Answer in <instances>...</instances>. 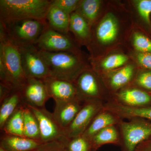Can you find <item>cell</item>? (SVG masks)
I'll return each mask as SVG.
<instances>
[{
    "mask_svg": "<svg viewBox=\"0 0 151 151\" xmlns=\"http://www.w3.org/2000/svg\"><path fill=\"white\" fill-rule=\"evenodd\" d=\"M27 79L18 47L8 36L0 39V83L20 91Z\"/></svg>",
    "mask_w": 151,
    "mask_h": 151,
    "instance_id": "6da1fadb",
    "label": "cell"
},
{
    "mask_svg": "<svg viewBox=\"0 0 151 151\" xmlns=\"http://www.w3.org/2000/svg\"><path fill=\"white\" fill-rule=\"evenodd\" d=\"M40 51L48 67L50 76L74 82L88 68L80 53Z\"/></svg>",
    "mask_w": 151,
    "mask_h": 151,
    "instance_id": "7a4b0ae2",
    "label": "cell"
},
{
    "mask_svg": "<svg viewBox=\"0 0 151 151\" xmlns=\"http://www.w3.org/2000/svg\"><path fill=\"white\" fill-rule=\"evenodd\" d=\"M51 4L48 0H0V22L46 19Z\"/></svg>",
    "mask_w": 151,
    "mask_h": 151,
    "instance_id": "3957f363",
    "label": "cell"
},
{
    "mask_svg": "<svg viewBox=\"0 0 151 151\" xmlns=\"http://www.w3.org/2000/svg\"><path fill=\"white\" fill-rule=\"evenodd\" d=\"M8 37L17 45L35 44L47 25L46 19H27L1 22Z\"/></svg>",
    "mask_w": 151,
    "mask_h": 151,
    "instance_id": "277c9868",
    "label": "cell"
},
{
    "mask_svg": "<svg viewBox=\"0 0 151 151\" xmlns=\"http://www.w3.org/2000/svg\"><path fill=\"white\" fill-rule=\"evenodd\" d=\"M121 136V151H135L140 144L151 137V122L135 118L122 120L117 125Z\"/></svg>",
    "mask_w": 151,
    "mask_h": 151,
    "instance_id": "5b68a950",
    "label": "cell"
},
{
    "mask_svg": "<svg viewBox=\"0 0 151 151\" xmlns=\"http://www.w3.org/2000/svg\"><path fill=\"white\" fill-rule=\"evenodd\" d=\"M17 45L20 53L23 68L27 78L44 79L50 76L46 62L35 45Z\"/></svg>",
    "mask_w": 151,
    "mask_h": 151,
    "instance_id": "8992f818",
    "label": "cell"
},
{
    "mask_svg": "<svg viewBox=\"0 0 151 151\" xmlns=\"http://www.w3.org/2000/svg\"><path fill=\"white\" fill-rule=\"evenodd\" d=\"M100 78L93 70L87 68L74 81L78 98L83 102L99 100L105 103L110 97L106 95Z\"/></svg>",
    "mask_w": 151,
    "mask_h": 151,
    "instance_id": "52a82bcc",
    "label": "cell"
},
{
    "mask_svg": "<svg viewBox=\"0 0 151 151\" xmlns=\"http://www.w3.org/2000/svg\"><path fill=\"white\" fill-rule=\"evenodd\" d=\"M35 45L41 51L80 53L75 42L68 35L52 29L48 24Z\"/></svg>",
    "mask_w": 151,
    "mask_h": 151,
    "instance_id": "ba28073f",
    "label": "cell"
},
{
    "mask_svg": "<svg viewBox=\"0 0 151 151\" xmlns=\"http://www.w3.org/2000/svg\"><path fill=\"white\" fill-rule=\"evenodd\" d=\"M24 104L29 108L37 120L40 130V142L42 143L48 142L67 138L65 136L64 130L57 122L53 113L47 111L45 107L39 108Z\"/></svg>",
    "mask_w": 151,
    "mask_h": 151,
    "instance_id": "9c48e42d",
    "label": "cell"
},
{
    "mask_svg": "<svg viewBox=\"0 0 151 151\" xmlns=\"http://www.w3.org/2000/svg\"><path fill=\"white\" fill-rule=\"evenodd\" d=\"M104 103L99 100L85 102L73 122L64 130L66 137L71 139L83 134L94 117L103 110Z\"/></svg>",
    "mask_w": 151,
    "mask_h": 151,
    "instance_id": "30bf717a",
    "label": "cell"
},
{
    "mask_svg": "<svg viewBox=\"0 0 151 151\" xmlns=\"http://www.w3.org/2000/svg\"><path fill=\"white\" fill-rule=\"evenodd\" d=\"M96 25L88 46L90 49L97 44L109 45L117 40L120 28L119 21L115 15L108 13Z\"/></svg>",
    "mask_w": 151,
    "mask_h": 151,
    "instance_id": "8fae6325",
    "label": "cell"
},
{
    "mask_svg": "<svg viewBox=\"0 0 151 151\" xmlns=\"http://www.w3.org/2000/svg\"><path fill=\"white\" fill-rule=\"evenodd\" d=\"M20 92L24 103L39 108L45 107L50 98L43 80L38 78H27Z\"/></svg>",
    "mask_w": 151,
    "mask_h": 151,
    "instance_id": "7c38bea8",
    "label": "cell"
},
{
    "mask_svg": "<svg viewBox=\"0 0 151 151\" xmlns=\"http://www.w3.org/2000/svg\"><path fill=\"white\" fill-rule=\"evenodd\" d=\"M110 98L132 108L151 106V93L132 84L119 90Z\"/></svg>",
    "mask_w": 151,
    "mask_h": 151,
    "instance_id": "4fadbf2b",
    "label": "cell"
},
{
    "mask_svg": "<svg viewBox=\"0 0 151 151\" xmlns=\"http://www.w3.org/2000/svg\"><path fill=\"white\" fill-rule=\"evenodd\" d=\"M103 83L111 92V97L119 90L131 85L135 77V68L129 65L106 73Z\"/></svg>",
    "mask_w": 151,
    "mask_h": 151,
    "instance_id": "5bb4252c",
    "label": "cell"
},
{
    "mask_svg": "<svg viewBox=\"0 0 151 151\" xmlns=\"http://www.w3.org/2000/svg\"><path fill=\"white\" fill-rule=\"evenodd\" d=\"M50 98L55 103L63 102L78 98L74 82L49 76L42 79Z\"/></svg>",
    "mask_w": 151,
    "mask_h": 151,
    "instance_id": "9a60e30c",
    "label": "cell"
},
{
    "mask_svg": "<svg viewBox=\"0 0 151 151\" xmlns=\"http://www.w3.org/2000/svg\"><path fill=\"white\" fill-rule=\"evenodd\" d=\"M85 103L78 98L55 103L53 115L60 127L65 130L73 121Z\"/></svg>",
    "mask_w": 151,
    "mask_h": 151,
    "instance_id": "2e32d148",
    "label": "cell"
},
{
    "mask_svg": "<svg viewBox=\"0 0 151 151\" xmlns=\"http://www.w3.org/2000/svg\"><path fill=\"white\" fill-rule=\"evenodd\" d=\"M103 109L114 113L123 120L139 118L151 121V106L132 108L110 99L104 103Z\"/></svg>",
    "mask_w": 151,
    "mask_h": 151,
    "instance_id": "e0dca14e",
    "label": "cell"
},
{
    "mask_svg": "<svg viewBox=\"0 0 151 151\" xmlns=\"http://www.w3.org/2000/svg\"><path fill=\"white\" fill-rule=\"evenodd\" d=\"M42 143L22 136L3 133L1 137V147L6 151H34Z\"/></svg>",
    "mask_w": 151,
    "mask_h": 151,
    "instance_id": "ac0fdd59",
    "label": "cell"
},
{
    "mask_svg": "<svg viewBox=\"0 0 151 151\" xmlns=\"http://www.w3.org/2000/svg\"><path fill=\"white\" fill-rule=\"evenodd\" d=\"M122 120L114 113L103 109L94 117L82 136L91 140L100 130L109 126L118 125Z\"/></svg>",
    "mask_w": 151,
    "mask_h": 151,
    "instance_id": "d6986e66",
    "label": "cell"
},
{
    "mask_svg": "<svg viewBox=\"0 0 151 151\" xmlns=\"http://www.w3.org/2000/svg\"><path fill=\"white\" fill-rule=\"evenodd\" d=\"M69 31L73 33L79 43L89 46L92 37L91 26L77 12L70 15Z\"/></svg>",
    "mask_w": 151,
    "mask_h": 151,
    "instance_id": "ffe728a7",
    "label": "cell"
},
{
    "mask_svg": "<svg viewBox=\"0 0 151 151\" xmlns=\"http://www.w3.org/2000/svg\"><path fill=\"white\" fill-rule=\"evenodd\" d=\"M46 20L50 27L52 29L68 35L70 15L51 4L47 14Z\"/></svg>",
    "mask_w": 151,
    "mask_h": 151,
    "instance_id": "44dd1931",
    "label": "cell"
},
{
    "mask_svg": "<svg viewBox=\"0 0 151 151\" xmlns=\"http://www.w3.org/2000/svg\"><path fill=\"white\" fill-rule=\"evenodd\" d=\"M22 97L19 90H14L1 103L0 129L2 130L9 118L22 103Z\"/></svg>",
    "mask_w": 151,
    "mask_h": 151,
    "instance_id": "7402d4cb",
    "label": "cell"
},
{
    "mask_svg": "<svg viewBox=\"0 0 151 151\" xmlns=\"http://www.w3.org/2000/svg\"><path fill=\"white\" fill-rule=\"evenodd\" d=\"M93 149L97 150L102 146L108 144L120 147L121 136L117 125L109 126L100 130L91 139Z\"/></svg>",
    "mask_w": 151,
    "mask_h": 151,
    "instance_id": "603a6c76",
    "label": "cell"
},
{
    "mask_svg": "<svg viewBox=\"0 0 151 151\" xmlns=\"http://www.w3.org/2000/svg\"><path fill=\"white\" fill-rule=\"evenodd\" d=\"M23 103L9 118L2 132L9 134L24 137V134Z\"/></svg>",
    "mask_w": 151,
    "mask_h": 151,
    "instance_id": "cb8c5ba5",
    "label": "cell"
},
{
    "mask_svg": "<svg viewBox=\"0 0 151 151\" xmlns=\"http://www.w3.org/2000/svg\"><path fill=\"white\" fill-rule=\"evenodd\" d=\"M101 5V1L99 0H83L81 1L76 12L83 17L92 27L99 16Z\"/></svg>",
    "mask_w": 151,
    "mask_h": 151,
    "instance_id": "d4e9b609",
    "label": "cell"
},
{
    "mask_svg": "<svg viewBox=\"0 0 151 151\" xmlns=\"http://www.w3.org/2000/svg\"><path fill=\"white\" fill-rule=\"evenodd\" d=\"M23 105V115L24 136L40 142V130L37 120L32 111L24 103Z\"/></svg>",
    "mask_w": 151,
    "mask_h": 151,
    "instance_id": "484cf974",
    "label": "cell"
},
{
    "mask_svg": "<svg viewBox=\"0 0 151 151\" xmlns=\"http://www.w3.org/2000/svg\"><path fill=\"white\" fill-rule=\"evenodd\" d=\"M128 59V57L125 55L120 53L111 55L101 61L100 69L106 73L116 70L126 64Z\"/></svg>",
    "mask_w": 151,
    "mask_h": 151,
    "instance_id": "4316f807",
    "label": "cell"
},
{
    "mask_svg": "<svg viewBox=\"0 0 151 151\" xmlns=\"http://www.w3.org/2000/svg\"><path fill=\"white\" fill-rule=\"evenodd\" d=\"M66 151H95L91 140L80 136L68 139L65 143Z\"/></svg>",
    "mask_w": 151,
    "mask_h": 151,
    "instance_id": "83f0119b",
    "label": "cell"
},
{
    "mask_svg": "<svg viewBox=\"0 0 151 151\" xmlns=\"http://www.w3.org/2000/svg\"><path fill=\"white\" fill-rule=\"evenodd\" d=\"M134 47L139 52H151V40L140 32H135L133 36Z\"/></svg>",
    "mask_w": 151,
    "mask_h": 151,
    "instance_id": "f1b7e54d",
    "label": "cell"
},
{
    "mask_svg": "<svg viewBox=\"0 0 151 151\" xmlns=\"http://www.w3.org/2000/svg\"><path fill=\"white\" fill-rule=\"evenodd\" d=\"M133 81L134 86L151 92V70H145L138 73Z\"/></svg>",
    "mask_w": 151,
    "mask_h": 151,
    "instance_id": "f546056e",
    "label": "cell"
},
{
    "mask_svg": "<svg viewBox=\"0 0 151 151\" xmlns=\"http://www.w3.org/2000/svg\"><path fill=\"white\" fill-rule=\"evenodd\" d=\"M135 3L139 14L144 21L150 26L151 0H138Z\"/></svg>",
    "mask_w": 151,
    "mask_h": 151,
    "instance_id": "4dcf8cb0",
    "label": "cell"
},
{
    "mask_svg": "<svg viewBox=\"0 0 151 151\" xmlns=\"http://www.w3.org/2000/svg\"><path fill=\"white\" fill-rule=\"evenodd\" d=\"M51 5L55 6L70 15L76 11L81 1L79 0H52Z\"/></svg>",
    "mask_w": 151,
    "mask_h": 151,
    "instance_id": "1f68e13d",
    "label": "cell"
},
{
    "mask_svg": "<svg viewBox=\"0 0 151 151\" xmlns=\"http://www.w3.org/2000/svg\"><path fill=\"white\" fill-rule=\"evenodd\" d=\"M68 138L42 143L37 149L34 151H66L65 143Z\"/></svg>",
    "mask_w": 151,
    "mask_h": 151,
    "instance_id": "d6a6232c",
    "label": "cell"
},
{
    "mask_svg": "<svg viewBox=\"0 0 151 151\" xmlns=\"http://www.w3.org/2000/svg\"><path fill=\"white\" fill-rule=\"evenodd\" d=\"M137 59L143 67L151 70V52H139Z\"/></svg>",
    "mask_w": 151,
    "mask_h": 151,
    "instance_id": "836d02e7",
    "label": "cell"
},
{
    "mask_svg": "<svg viewBox=\"0 0 151 151\" xmlns=\"http://www.w3.org/2000/svg\"><path fill=\"white\" fill-rule=\"evenodd\" d=\"M135 151H151V137L140 144Z\"/></svg>",
    "mask_w": 151,
    "mask_h": 151,
    "instance_id": "e575fe53",
    "label": "cell"
},
{
    "mask_svg": "<svg viewBox=\"0 0 151 151\" xmlns=\"http://www.w3.org/2000/svg\"><path fill=\"white\" fill-rule=\"evenodd\" d=\"M10 88L0 83V102H2L12 91Z\"/></svg>",
    "mask_w": 151,
    "mask_h": 151,
    "instance_id": "d590c367",
    "label": "cell"
},
{
    "mask_svg": "<svg viewBox=\"0 0 151 151\" xmlns=\"http://www.w3.org/2000/svg\"><path fill=\"white\" fill-rule=\"evenodd\" d=\"M0 151H6L5 150H4V149H3L2 147H0Z\"/></svg>",
    "mask_w": 151,
    "mask_h": 151,
    "instance_id": "8d00e7d4",
    "label": "cell"
},
{
    "mask_svg": "<svg viewBox=\"0 0 151 151\" xmlns=\"http://www.w3.org/2000/svg\"></svg>",
    "mask_w": 151,
    "mask_h": 151,
    "instance_id": "74e56055",
    "label": "cell"
}]
</instances>
